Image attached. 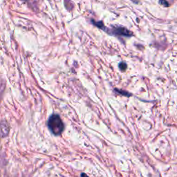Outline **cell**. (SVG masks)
I'll list each match as a JSON object with an SVG mask.
<instances>
[{"instance_id":"cell-1","label":"cell","mask_w":177,"mask_h":177,"mask_svg":"<svg viewBox=\"0 0 177 177\" xmlns=\"http://www.w3.org/2000/svg\"><path fill=\"white\" fill-rule=\"evenodd\" d=\"M48 127L51 132L54 135L58 136L64 130V123L62 119L57 114H53L48 121Z\"/></svg>"},{"instance_id":"cell-2","label":"cell","mask_w":177,"mask_h":177,"mask_svg":"<svg viewBox=\"0 0 177 177\" xmlns=\"http://www.w3.org/2000/svg\"><path fill=\"white\" fill-rule=\"evenodd\" d=\"M114 33L118 35H121L124 36H132V33L131 31H129L128 29L125 28L124 27H118V28H115L114 30Z\"/></svg>"},{"instance_id":"cell-3","label":"cell","mask_w":177,"mask_h":177,"mask_svg":"<svg viewBox=\"0 0 177 177\" xmlns=\"http://www.w3.org/2000/svg\"><path fill=\"white\" fill-rule=\"evenodd\" d=\"M119 67L122 71H125V70L127 68V64H125V62H121V63L119 64Z\"/></svg>"},{"instance_id":"cell-4","label":"cell","mask_w":177,"mask_h":177,"mask_svg":"<svg viewBox=\"0 0 177 177\" xmlns=\"http://www.w3.org/2000/svg\"><path fill=\"white\" fill-rule=\"evenodd\" d=\"M159 4H161V5L164 6H169V4L166 0H160Z\"/></svg>"},{"instance_id":"cell-5","label":"cell","mask_w":177,"mask_h":177,"mask_svg":"<svg viewBox=\"0 0 177 177\" xmlns=\"http://www.w3.org/2000/svg\"><path fill=\"white\" fill-rule=\"evenodd\" d=\"M80 177H89V176H87V174H84V173H83V174H81V176Z\"/></svg>"},{"instance_id":"cell-6","label":"cell","mask_w":177,"mask_h":177,"mask_svg":"<svg viewBox=\"0 0 177 177\" xmlns=\"http://www.w3.org/2000/svg\"><path fill=\"white\" fill-rule=\"evenodd\" d=\"M132 1L134 3H135V4H138V1H138V0H132Z\"/></svg>"}]
</instances>
